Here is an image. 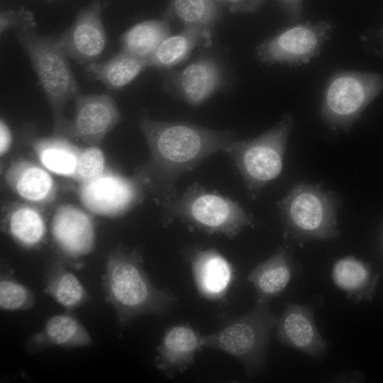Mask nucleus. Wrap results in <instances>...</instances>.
<instances>
[{
	"label": "nucleus",
	"instance_id": "1",
	"mask_svg": "<svg viewBox=\"0 0 383 383\" xmlns=\"http://www.w3.org/2000/svg\"><path fill=\"white\" fill-rule=\"evenodd\" d=\"M138 126L149 148L148 159L132 176L160 208L179 195L177 182L211 155L226 152L236 138L231 131H217L186 122H165L143 113Z\"/></svg>",
	"mask_w": 383,
	"mask_h": 383
},
{
	"label": "nucleus",
	"instance_id": "2",
	"mask_svg": "<svg viewBox=\"0 0 383 383\" xmlns=\"http://www.w3.org/2000/svg\"><path fill=\"white\" fill-rule=\"evenodd\" d=\"M101 285L115 311L121 335L137 317L162 316L177 300L170 290L153 284L144 270L141 252L123 245L107 255Z\"/></svg>",
	"mask_w": 383,
	"mask_h": 383
},
{
	"label": "nucleus",
	"instance_id": "3",
	"mask_svg": "<svg viewBox=\"0 0 383 383\" xmlns=\"http://www.w3.org/2000/svg\"><path fill=\"white\" fill-rule=\"evenodd\" d=\"M13 29L48 102L52 115L53 135L65 137L69 121L65 116L66 106L79 94L68 56L57 38L38 33L33 13L25 8H22Z\"/></svg>",
	"mask_w": 383,
	"mask_h": 383
},
{
	"label": "nucleus",
	"instance_id": "4",
	"mask_svg": "<svg viewBox=\"0 0 383 383\" xmlns=\"http://www.w3.org/2000/svg\"><path fill=\"white\" fill-rule=\"evenodd\" d=\"M161 209L164 226L178 220L208 235L232 238L244 228L255 226L252 216L239 203L196 182Z\"/></svg>",
	"mask_w": 383,
	"mask_h": 383
},
{
	"label": "nucleus",
	"instance_id": "5",
	"mask_svg": "<svg viewBox=\"0 0 383 383\" xmlns=\"http://www.w3.org/2000/svg\"><path fill=\"white\" fill-rule=\"evenodd\" d=\"M278 318L269 303H255L253 309L227 322L219 331L202 335L203 345L235 357L251 378L264 369L270 338Z\"/></svg>",
	"mask_w": 383,
	"mask_h": 383
},
{
	"label": "nucleus",
	"instance_id": "6",
	"mask_svg": "<svg viewBox=\"0 0 383 383\" xmlns=\"http://www.w3.org/2000/svg\"><path fill=\"white\" fill-rule=\"evenodd\" d=\"M292 126L293 118L286 114L274 126L253 139L235 138L226 150L252 198H256L281 174Z\"/></svg>",
	"mask_w": 383,
	"mask_h": 383
},
{
	"label": "nucleus",
	"instance_id": "7",
	"mask_svg": "<svg viewBox=\"0 0 383 383\" xmlns=\"http://www.w3.org/2000/svg\"><path fill=\"white\" fill-rule=\"evenodd\" d=\"M338 203L335 193L319 186L296 185L279 204L287 235L299 241L337 237Z\"/></svg>",
	"mask_w": 383,
	"mask_h": 383
},
{
	"label": "nucleus",
	"instance_id": "8",
	"mask_svg": "<svg viewBox=\"0 0 383 383\" xmlns=\"http://www.w3.org/2000/svg\"><path fill=\"white\" fill-rule=\"evenodd\" d=\"M383 91V76L376 72L343 71L326 86L321 115L333 129L347 131Z\"/></svg>",
	"mask_w": 383,
	"mask_h": 383
},
{
	"label": "nucleus",
	"instance_id": "9",
	"mask_svg": "<svg viewBox=\"0 0 383 383\" xmlns=\"http://www.w3.org/2000/svg\"><path fill=\"white\" fill-rule=\"evenodd\" d=\"M334 28L329 21L293 25L260 43L256 57L268 65L308 64L321 53Z\"/></svg>",
	"mask_w": 383,
	"mask_h": 383
},
{
	"label": "nucleus",
	"instance_id": "10",
	"mask_svg": "<svg viewBox=\"0 0 383 383\" xmlns=\"http://www.w3.org/2000/svg\"><path fill=\"white\" fill-rule=\"evenodd\" d=\"M146 192L132 175L106 170L96 178L79 184L78 197L89 211L107 218L122 216L138 206Z\"/></svg>",
	"mask_w": 383,
	"mask_h": 383
},
{
	"label": "nucleus",
	"instance_id": "11",
	"mask_svg": "<svg viewBox=\"0 0 383 383\" xmlns=\"http://www.w3.org/2000/svg\"><path fill=\"white\" fill-rule=\"evenodd\" d=\"M53 242L61 257L70 266L79 268L78 261L95 245V225L90 215L72 204H62L55 211L50 224Z\"/></svg>",
	"mask_w": 383,
	"mask_h": 383
},
{
	"label": "nucleus",
	"instance_id": "12",
	"mask_svg": "<svg viewBox=\"0 0 383 383\" xmlns=\"http://www.w3.org/2000/svg\"><path fill=\"white\" fill-rule=\"evenodd\" d=\"M74 102V114L65 133L70 139L97 145L121 119L116 101L107 94H79Z\"/></svg>",
	"mask_w": 383,
	"mask_h": 383
},
{
	"label": "nucleus",
	"instance_id": "13",
	"mask_svg": "<svg viewBox=\"0 0 383 383\" xmlns=\"http://www.w3.org/2000/svg\"><path fill=\"white\" fill-rule=\"evenodd\" d=\"M104 7V0H92L57 38L67 56L84 67L96 62L106 46L102 22Z\"/></svg>",
	"mask_w": 383,
	"mask_h": 383
},
{
	"label": "nucleus",
	"instance_id": "14",
	"mask_svg": "<svg viewBox=\"0 0 383 383\" xmlns=\"http://www.w3.org/2000/svg\"><path fill=\"white\" fill-rule=\"evenodd\" d=\"M184 255L199 295L209 301L224 304L235 277L231 263L213 248L192 247L187 249Z\"/></svg>",
	"mask_w": 383,
	"mask_h": 383
},
{
	"label": "nucleus",
	"instance_id": "15",
	"mask_svg": "<svg viewBox=\"0 0 383 383\" xmlns=\"http://www.w3.org/2000/svg\"><path fill=\"white\" fill-rule=\"evenodd\" d=\"M224 83L218 61L201 57L165 82L164 87L191 106L197 107L216 94Z\"/></svg>",
	"mask_w": 383,
	"mask_h": 383
},
{
	"label": "nucleus",
	"instance_id": "16",
	"mask_svg": "<svg viewBox=\"0 0 383 383\" xmlns=\"http://www.w3.org/2000/svg\"><path fill=\"white\" fill-rule=\"evenodd\" d=\"M276 338L282 345L306 355L320 358L326 353L327 343L321 335L310 307L302 304L288 305L278 318Z\"/></svg>",
	"mask_w": 383,
	"mask_h": 383
},
{
	"label": "nucleus",
	"instance_id": "17",
	"mask_svg": "<svg viewBox=\"0 0 383 383\" xmlns=\"http://www.w3.org/2000/svg\"><path fill=\"white\" fill-rule=\"evenodd\" d=\"M202 335L187 323L167 328L157 348L155 368L167 378L184 372L194 362L198 352L204 348Z\"/></svg>",
	"mask_w": 383,
	"mask_h": 383
},
{
	"label": "nucleus",
	"instance_id": "18",
	"mask_svg": "<svg viewBox=\"0 0 383 383\" xmlns=\"http://www.w3.org/2000/svg\"><path fill=\"white\" fill-rule=\"evenodd\" d=\"M4 179L10 189L26 203L44 206L56 198L57 185L48 170L28 159L12 160Z\"/></svg>",
	"mask_w": 383,
	"mask_h": 383
},
{
	"label": "nucleus",
	"instance_id": "19",
	"mask_svg": "<svg viewBox=\"0 0 383 383\" xmlns=\"http://www.w3.org/2000/svg\"><path fill=\"white\" fill-rule=\"evenodd\" d=\"M72 311L66 310L47 318L43 328L26 340V352L35 354L53 347L72 349L92 345L90 333Z\"/></svg>",
	"mask_w": 383,
	"mask_h": 383
},
{
	"label": "nucleus",
	"instance_id": "20",
	"mask_svg": "<svg viewBox=\"0 0 383 383\" xmlns=\"http://www.w3.org/2000/svg\"><path fill=\"white\" fill-rule=\"evenodd\" d=\"M38 207L28 203L12 204L1 220L4 232L26 250L39 249L46 240V221Z\"/></svg>",
	"mask_w": 383,
	"mask_h": 383
},
{
	"label": "nucleus",
	"instance_id": "21",
	"mask_svg": "<svg viewBox=\"0 0 383 383\" xmlns=\"http://www.w3.org/2000/svg\"><path fill=\"white\" fill-rule=\"evenodd\" d=\"M294 272L292 260L284 247L257 265L248 275L255 289V303H269L288 285Z\"/></svg>",
	"mask_w": 383,
	"mask_h": 383
},
{
	"label": "nucleus",
	"instance_id": "22",
	"mask_svg": "<svg viewBox=\"0 0 383 383\" xmlns=\"http://www.w3.org/2000/svg\"><path fill=\"white\" fill-rule=\"evenodd\" d=\"M30 145L40 165L47 170L72 179L82 148L70 138L54 135L37 138L32 140Z\"/></svg>",
	"mask_w": 383,
	"mask_h": 383
},
{
	"label": "nucleus",
	"instance_id": "23",
	"mask_svg": "<svg viewBox=\"0 0 383 383\" xmlns=\"http://www.w3.org/2000/svg\"><path fill=\"white\" fill-rule=\"evenodd\" d=\"M60 257L50 263L45 276L44 293L51 296L67 311L84 305L89 295L78 277Z\"/></svg>",
	"mask_w": 383,
	"mask_h": 383
},
{
	"label": "nucleus",
	"instance_id": "24",
	"mask_svg": "<svg viewBox=\"0 0 383 383\" xmlns=\"http://www.w3.org/2000/svg\"><path fill=\"white\" fill-rule=\"evenodd\" d=\"M331 277L334 284L346 293L351 301L358 303L372 299L377 278L362 261L353 256L341 258L335 262Z\"/></svg>",
	"mask_w": 383,
	"mask_h": 383
},
{
	"label": "nucleus",
	"instance_id": "25",
	"mask_svg": "<svg viewBox=\"0 0 383 383\" xmlns=\"http://www.w3.org/2000/svg\"><path fill=\"white\" fill-rule=\"evenodd\" d=\"M149 67L148 60L121 51L109 60L93 62L85 70L108 89H121Z\"/></svg>",
	"mask_w": 383,
	"mask_h": 383
},
{
	"label": "nucleus",
	"instance_id": "26",
	"mask_svg": "<svg viewBox=\"0 0 383 383\" xmlns=\"http://www.w3.org/2000/svg\"><path fill=\"white\" fill-rule=\"evenodd\" d=\"M211 31L199 28H184L170 35L148 59L149 67L171 68L186 60L194 48L210 43Z\"/></svg>",
	"mask_w": 383,
	"mask_h": 383
},
{
	"label": "nucleus",
	"instance_id": "27",
	"mask_svg": "<svg viewBox=\"0 0 383 383\" xmlns=\"http://www.w3.org/2000/svg\"><path fill=\"white\" fill-rule=\"evenodd\" d=\"M170 34L167 21H143L131 27L121 35V50L148 60Z\"/></svg>",
	"mask_w": 383,
	"mask_h": 383
},
{
	"label": "nucleus",
	"instance_id": "28",
	"mask_svg": "<svg viewBox=\"0 0 383 383\" xmlns=\"http://www.w3.org/2000/svg\"><path fill=\"white\" fill-rule=\"evenodd\" d=\"M221 17L216 0H170L164 18L178 19L184 28H199L212 31Z\"/></svg>",
	"mask_w": 383,
	"mask_h": 383
},
{
	"label": "nucleus",
	"instance_id": "29",
	"mask_svg": "<svg viewBox=\"0 0 383 383\" xmlns=\"http://www.w3.org/2000/svg\"><path fill=\"white\" fill-rule=\"evenodd\" d=\"M35 296L32 290L15 277V272L5 260L1 262L0 307L4 311L28 310L33 307Z\"/></svg>",
	"mask_w": 383,
	"mask_h": 383
},
{
	"label": "nucleus",
	"instance_id": "30",
	"mask_svg": "<svg viewBox=\"0 0 383 383\" xmlns=\"http://www.w3.org/2000/svg\"><path fill=\"white\" fill-rule=\"evenodd\" d=\"M106 170V158L97 145L82 148L72 179L79 184L91 181Z\"/></svg>",
	"mask_w": 383,
	"mask_h": 383
},
{
	"label": "nucleus",
	"instance_id": "31",
	"mask_svg": "<svg viewBox=\"0 0 383 383\" xmlns=\"http://www.w3.org/2000/svg\"><path fill=\"white\" fill-rule=\"evenodd\" d=\"M233 13H253L258 10L266 0H216Z\"/></svg>",
	"mask_w": 383,
	"mask_h": 383
},
{
	"label": "nucleus",
	"instance_id": "32",
	"mask_svg": "<svg viewBox=\"0 0 383 383\" xmlns=\"http://www.w3.org/2000/svg\"><path fill=\"white\" fill-rule=\"evenodd\" d=\"M291 21H297L302 13V0H278Z\"/></svg>",
	"mask_w": 383,
	"mask_h": 383
},
{
	"label": "nucleus",
	"instance_id": "33",
	"mask_svg": "<svg viewBox=\"0 0 383 383\" xmlns=\"http://www.w3.org/2000/svg\"><path fill=\"white\" fill-rule=\"evenodd\" d=\"M12 134L9 126L1 119L0 122V154L5 155L10 150L12 144Z\"/></svg>",
	"mask_w": 383,
	"mask_h": 383
},
{
	"label": "nucleus",
	"instance_id": "34",
	"mask_svg": "<svg viewBox=\"0 0 383 383\" xmlns=\"http://www.w3.org/2000/svg\"><path fill=\"white\" fill-rule=\"evenodd\" d=\"M373 40L374 43L371 45L372 51L375 55H383V25L374 33Z\"/></svg>",
	"mask_w": 383,
	"mask_h": 383
}]
</instances>
